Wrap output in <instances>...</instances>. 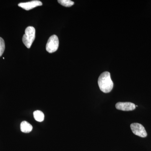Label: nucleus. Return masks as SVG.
Returning a JSON list of instances; mask_svg holds the SVG:
<instances>
[{
	"instance_id": "20e7f679",
	"label": "nucleus",
	"mask_w": 151,
	"mask_h": 151,
	"mask_svg": "<svg viewBox=\"0 0 151 151\" xmlns=\"http://www.w3.org/2000/svg\"><path fill=\"white\" fill-rule=\"evenodd\" d=\"M130 127L132 132L135 135L142 138L147 137V132L145 127L142 124L139 123H133L131 124Z\"/></svg>"
},
{
	"instance_id": "9d476101",
	"label": "nucleus",
	"mask_w": 151,
	"mask_h": 151,
	"mask_svg": "<svg viewBox=\"0 0 151 151\" xmlns=\"http://www.w3.org/2000/svg\"><path fill=\"white\" fill-rule=\"evenodd\" d=\"M5 49L4 41L2 38L0 37V57L2 56Z\"/></svg>"
},
{
	"instance_id": "423d86ee",
	"label": "nucleus",
	"mask_w": 151,
	"mask_h": 151,
	"mask_svg": "<svg viewBox=\"0 0 151 151\" xmlns=\"http://www.w3.org/2000/svg\"><path fill=\"white\" fill-rule=\"evenodd\" d=\"M42 5V3L40 1H32L27 2L19 3L18 6L28 11Z\"/></svg>"
},
{
	"instance_id": "6e6552de",
	"label": "nucleus",
	"mask_w": 151,
	"mask_h": 151,
	"mask_svg": "<svg viewBox=\"0 0 151 151\" xmlns=\"http://www.w3.org/2000/svg\"><path fill=\"white\" fill-rule=\"evenodd\" d=\"M34 117L38 122H42L44 120V114L40 111H36L33 113Z\"/></svg>"
},
{
	"instance_id": "7ed1b4c3",
	"label": "nucleus",
	"mask_w": 151,
	"mask_h": 151,
	"mask_svg": "<svg viewBox=\"0 0 151 151\" xmlns=\"http://www.w3.org/2000/svg\"><path fill=\"white\" fill-rule=\"evenodd\" d=\"M59 46V40L56 35H52L49 38L47 43L46 50L49 53H53L57 51Z\"/></svg>"
},
{
	"instance_id": "1a4fd4ad",
	"label": "nucleus",
	"mask_w": 151,
	"mask_h": 151,
	"mask_svg": "<svg viewBox=\"0 0 151 151\" xmlns=\"http://www.w3.org/2000/svg\"><path fill=\"white\" fill-rule=\"evenodd\" d=\"M58 1L61 5L67 7L71 6L74 4L73 1L70 0H58Z\"/></svg>"
},
{
	"instance_id": "0eeeda50",
	"label": "nucleus",
	"mask_w": 151,
	"mask_h": 151,
	"mask_svg": "<svg viewBox=\"0 0 151 151\" xmlns=\"http://www.w3.org/2000/svg\"><path fill=\"white\" fill-rule=\"evenodd\" d=\"M32 126L26 121H24L21 124V130L23 133H29L32 131Z\"/></svg>"
},
{
	"instance_id": "f257e3e1",
	"label": "nucleus",
	"mask_w": 151,
	"mask_h": 151,
	"mask_svg": "<svg viewBox=\"0 0 151 151\" xmlns=\"http://www.w3.org/2000/svg\"><path fill=\"white\" fill-rule=\"evenodd\" d=\"M98 86L102 92L109 93L113 87V83L111 80V74L108 71L103 72L99 76L98 80Z\"/></svg>"
},
{
	"instance_id": "f03ea898",
	"label": "nucleus",
	"mask_w": 151,
	"mask_h": 151,
	"mask_svg": "<svg viewBox=\"0 0 151 151\" xmlns=\"http://www.w3.org/2000/svg\"><path fill=\"white\" fill-rule=\"evenodd\" d=\"M35 38V29L33 27H28L26 29L25 34L23 37V42L28 48H30Z\"/></svg>"
},
{
	"instance_id": "39448f33",
	"label": "nucleus",
	"mask_w": 151,
	"mask_h": 151,
	"mask_svg": "<svg viewBox=\"0 0 151 151\" xmlns=\"http://www.w3.org/2000/svg\"><path fill=\"white\" fill-rule=\"evenodd\" d=\"M136 107L134 104L130 102H119L116 105V109L122 111H133L136 108Z\"/></svg>"
}]
</instances>
